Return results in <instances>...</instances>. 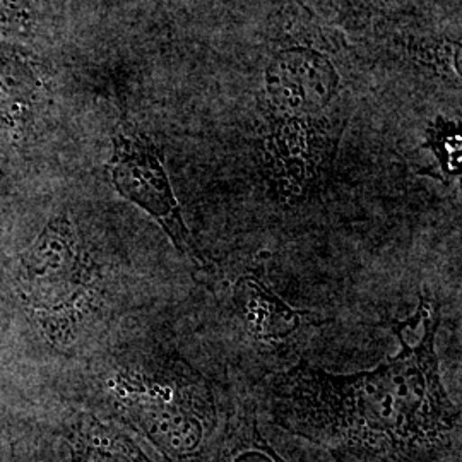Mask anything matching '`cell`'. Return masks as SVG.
Returning <instances> with one entry per match:
<instances>
[{"mask_svg": "<svg viewBox=\"0 0 462 462\" xmlns=\"http://www.w3.org/2000/svg\"><path fill=\"white\" fill-rule=\"evenodd\" d=\"M439 305L430 295L394 332L379 366L330 374L300 360L261 385L265 418L336 462H461V408L440 375Z\"/></svg>", "mask_w": 462, "mask_h": 462, "instance_id": "6da1fadb", "label": "cell"}, {"mask_svg": "<svg viewBox=\"0 0 462 462\" xmlns=\"http://www.w3.org/2000/svg\"><path fill=\"white\" fill-rule=\"evenodd\" d=\"M112 402L166 462H211L231 411L202 372L175 353L116 375Z\"/></svg>", "mask_w": 462, "mask_h": 462, "instance_id": "7a4b0ae2", "label": "cell"}, {"mask_svg": "<svg viewBox=\"0 0 462 462\" xmlns=\"http://www.w3.org/2000/svg\"><path fill=\"white\" fill-rule=\"evenodd\" d=\"M343 78L329 53L310 43L276 50L263 74L261 112L264 124L341 129L332 116L343 97Z\"/></svg>", "mask_w": 462, "mask_h": 462, "instance_id": "3957f363", "label": "cell"}, {"mask_svg": "<svg viewBox=\"0 0 462 462\" xmlns=\"http://www.w3.org/2000/svg\"><path fill=\"white\" fill-rule=\"evenodd\" d=\"M108 175L116 192L152 217L183 257L198 267L206 264L185 223L163 156L148 134L131 127L114 134Z\"/></svg>", "mask_w": 462, "mask_h": 462, "instance_id": "277c9868", "label": "cell"}, {"mask_svg": "<svg viewBox=\"0 0 462 462\" xmlns=\"http://www.w3.org/2000/svg\"><path fill=\"white\" fill-rule=\"evenodd\" d=\"M231 307L252 345L278 351L291 346L317 324L319 315L291 307L276 293L263 265H255L235 281Z\"/></svg>", "mask_w": 462, "mask_h": 462, "instance_id": "5b68a950", "label": "cell"}, {"mask_svg": "<svg viewBox=\"0 0 462 462\" xmlns=\"http://www.w3.org/2000/svg\"><path fill=\"white\" fill-rule=\"evenodd\" d=\"M38 244L45 248V276H26V280L33 288L45 286V297H42L45 307L66 315V324H72L93 282L88 255L66 215L50 221Z\"/></svg>", "mask_w": 462, "mask_h": 462, "instance_id": "8992f818", "label": "cell"}, {"mask_svg": "<svg viewBox=\"0 0 462 462\" xmlns=\"http://www.w3.org/2000/svg\"><path fill=\"white\" fill-rule=\"evenodd\" d=\"M45 97L42 69L17 45L0 43V125L23 133Z\"/></svg>", "mask_w": 462, "mask_h": 462, "instance_id": "52a82bcc", "label": "cell"}, {"mask_svg": "<svg viewBox=\"0 0 462 462\" xmlns=\"http://www.w3.org/2000/svg\"><path fill=\"white\" fill-rule=\"evenodd\" d=\"M66 462H156L133 439L95 416H83L67 439Z\"/></svg>", "mask_w": 462, "mask_h": 462, "instance_id": "ba28073f", "label": "cell"}, {"mask_svg": "<svg viewBox=\"0 0 462 462\" xmlns=\"http://www.w3.org/2000/svg\"><path fill=\"white\" fill-rule=\"evenodd\" d=\"M211 462H291L269 444L252 408L231 411Z\"/></svg>", "mask_w": 462, "mask_h": 462, "instance_id": "9c48e42d", "label": "cell"}, {"mask_svg": "<svg viewBox=\"0 0 462 462\" xmlns=\"http://www.w3.org/2000/svg\"><path fill=\"white\" fill-rule=\"evenodd\" d=\"M423 148L429 149L440 170V179L452 182L459 179L462 163V137L459 122L446 116H437L430 122Z\"/></svg>", "mask_w": 462, "mask_h": 462, "instance_id": "30bf717a", "label": "cell"}, {"mask_svg": "<svg viewBox=\"0 0 462 462\" xmlns=\"http://www.w3.org/2000/svg\"><path fill=\"white\" fill-rule=\"evenodd\" d=\"M36 28L32 0H0V33L11 38H30Z\"/></svg>", "mask_w": 462, "mask_h": 462, "instance_id": "8fae6325", "label": "cell"}]
</instances>
